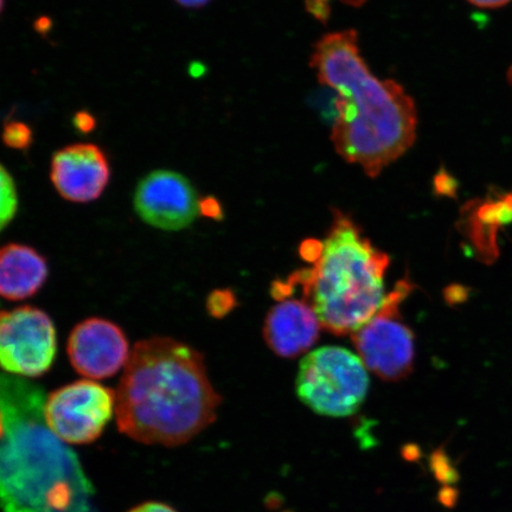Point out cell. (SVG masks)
<instances>
[{
    "label": "cell",
    "mask_w": 512,
    "mask_h": 512,
    "mask_svg": "<svg viewBox=\"0 0 512 512\" xmlns=\"http://www.w3.org/2000/svg\"><path fill=\"white\" fill-rule=\"evenodd\" d=\"M311 67L320 83L337 93L331 140L345 162L375 178L411 149L418 127L415 102L398 82L371 73L355 30L320 38Z\"/></svg>",
    "instance_id": "6da1fadb"
},
{
    "label": "cell",
    "mask_w": 512,
    "mask_h": 512,
    "mask_svg": "<svg viewBox=\"0 0 512 512\" xmlns=\"http://www.w3.org/2000/svg\"><path fill=\"white\" fill-rule=\"evenodd\" d=\"M221 402L201 352L156 336L134 345L115 390V418L138 443L175 447L213 424Z\"/></svg>",
    "instance_id": "7a4b0ae2"
},
{
    "label": "cell",
    "mask_w": 512,
    "mask_h": 512,
    "mask_svg": "<svg viewBox=\"0 0 512 512\" xmlns=\"http://www.w3.org/2000/svg\"><path fill=\"white\" fill-rule=\"evenodd\" d=\"M44 393L24 377L0 374V510L88 512L91 482L72 448L49 430Z\"/></svg>",
    "instance_id": "3957f363"
},
{
    "label": "cell",
    "mask_w": 512,
    "mask_h": 512,
    "mask_svg": "<svg viewBox=\"0 0 512 512\" xmlns=\"http://www.w3.org/2000/svg\"><path fill=\"white\" fill-rule=\"evenodd\" d=\"M334 221L323 251L312 268L300 270L288 281L302 286L304 299L316 311L322 328L336 336L352 335L379 311L389 255L363 235L350 216L332 210Z\"/></svg>",
    "instance_id": "277c9868"
},
{
    "label": "cell",
    "mask_w": 512,
    "mask_h": 512,
    "mask_svg": "<svg viewBox=\"0 0 512 512\" xmlns=\"http://www.w3.org/2000/svg\"><path fill=\"white\" fill-rule=\"evenodd\" d=\"M297 394L311 411L329 418H348L360 411L369 390L361 358L341 347L310 352L300 363Z\"/></svg>",
    "instance_id": "5b68a950"
},
{
    "label": "cell",
    "mask_w": 512,
    "mask_h": 512,
    "mask_svg": "<svg viewBox=\"0 0 512 512\" xmlns=\"http://www.w3.org/2000/svg\"><path fill=\"white\" fill-rule=\"evenodd\" d=\"M413 288L411 280L399 281L379 311L351 335L364 366L383 381L405 380L413 371L414 335L400 312Z\"/></svg>",
    "instance_id": "8992f818"
},
{
    "label": "cell",
    "mask_w": 512,
    "mask_h": 512,
    "mask_svg": "<svg viewBox=\"0 0 512 512\" xmlns=\"http://www.w3.org/2000/svg\"><path fill=\"white\" fill-rule=\"evenodd\" d=\"M115 414V390L93 380L76 381L50 393L44 418L49 430L67 445L98 440Z\"/></svg>",
    "instance_id": "52a82bcc"
},
{
    "label": "cell",
    "mask_w": 512,
    "mask_h": 512,
    "mask_svg": "<svg viewBox=\"0 0 512 512\" xmlns=\"http://www.w3.org/2000/svg\"><path fill=\"white\" fill-rule=\"evenodd\" d=\"M56 330L46 312L32 306L0 311V368L10 375L36 379L53 366Z\"/></svg>",
    "instance_id": "ba28073f"
},
{
    "label": "cell",
    "mask_w": 512,
    "mask_h": 512,
    "mask_svg": "<svg viewBox=\"0 0 512 512\" xmlns=\"http://www.w3.org/2000/svg\"><path fill=\"white\" fill-rule=\"evenodd\" d=\"M201 198L189 179L176 171L156 170L137 185L133 196L136 213L153 228L178 232L194 223Z\"/></svg>",
    "instance_id": "9c48e42d"
},
{
    "label": "cell",
    "mask_w": 512,
    "mask_h": 512,
    "mask_svg": "<svg viewBox=\"0 0 512 512\" xmlns=\"http://www.w3.org/2000/svg\"><path fill=\"white\" fill-rule=\"evenodd\" d=\"M67 351L74 369L91 380H104L118 374L131 355L123 329L111 320L98 317L75 326Z\"/></svg>",
    "instance_id": "30bf717a"
},
{
    "label": "cell",
    "mask_w": 512,
    "mask_h": 512,
    "mask_svg": "<svg viewBox=\"0 0 512 512\" xmlns=\"http://www.w3.org/2000/svg\"><path fill=\"white\" fill-rule=\"evenodd\" d=\"M50 178L64 200L89 203L102 195L111 179L104 150L94 144H74L56 151Z\"/></svg>",
    "instance_id": "8fae6325"
},
{
    "label": "cell",
    "mask_w": 512,
    "mask_h": 512,
    "mask_svg": "<svg viewBox=\"0 0 512 512\" xmlns=\"http://www.w3.org/2000/svg\"><path fill=\"white\" fill-rule=\"evenodd\" d=\"M320 328L317 313L306 299H285L268 312L264 337L275 354L293 358L318 341Z\"/></svg>",
    "instance_id": "7c38bea8"
},
{
    "label": "cell",
    "mask_w": 512,
    "mask_h": 512,
    "mask_svg": "<svg viewBox=\"0 0 512 512\" xmlns=\"http://www.w3.org/2000/svg\"><path fill=\"white\" fill-rule=\"evenodd\" d=\"M48 277V262L36 249L21 243L0 247V297L14 302L34 297Z\"/></svg>",
    "instance_id": "4fadbf2b"
},
{
    "label": "cell",
    "mask_w": 512,
    "mask_h": 512,
    "mask_svg": "<svg viewBox=\"0 0 512 512\" xmlns=\"http://www.w3.org/2000/svg\"><path fill=\"white\" fill-rule=\"evenodd\" d=\"M18 211V192L15 179L0 164V232L9 226Z\"/></svg>",
    "instance_id": "5bb4252c"
},
{
    "label": "cell",
    "mask_w": 512,
    "mask_h": 512,
    "mask_svg": "<svg viewBox=\"0 0 512 512\" xmlns=\"http://www.w3.org/2000/svg\"><path fill=\"white\" fill-rule=\"evenodd\" d=\"M3 143L14 150H28L34 142V132L28 124L11 120L6 123L2 133Z\"/></svg>",
    "instance_id": "9a60e30c"
},
{
    "label": "cell",
    "mask_w": 512,
    "mask_h": 512,
    "mask_svg": "<svg viewBox=\"0 0 512 512\" xmlns=\"http://www.w3.org/2000/svg\"><path fill=\"white\" fill-rule=\"evenodd\" d=\"M330 2L331 0H305V6L306 10L309 11L313 17L325 23L330 17ZM341 2L352 6H361L366 3L367 0H341Z\"/></svg>",
    "instance_id": "2e32d148"
},
{
    "label": "cell",
    "mask_w": 512,
    "mask_h": 512,
    "mask_svg": "<svg viewBox=\"0 0 512 512\" xmlns=\"http://www.w3.org/2000/svg\"><path fill=\"white\" fill-rule=\"evenodd\" d=\"M234 303L232 294H229L227 291L215 292L208 299V310L211 315L221 317L232 309Z\"/></svg>",
    "instance_id": "e0dca14e"
},
{
    "label": "cell",
    "mask_w": 512,
    "mask_h": 512,
    "mask_svg": "<svg viewBox=\"0 0 512 512\" xmlns=\"http://www.w3.org/2000/svg\"><path fill=\"white\" fill-rule=\"evenodd\" d=\"M73 124L80 133L88 134L95 130L96 119L91 112L79 111L74 115Z\"/></svg>",
    "instance_id": "ac0fdd59"
},
{
    "label": "cell",
    "mask_w": 512,
    "mask_h": 512,
    "mask_svg": "<svg viewBox=\"0 0 512 512\" xmlns=\"http://www.w3.org/2000/svg\"><path fill=\"white\" fill-rule=\"evenodd\" d=\"M323 251V242L317 240H307L300 248V254L303 259L310 262H316Z\"/></svg>",
    "instance_id": "d6986e66"
},
{
    "label": "cell",
    "mask_w": 512,
    "mask_h": 512,
    "mask_svg": "<svg viewBox=\"0 0 512 512\" xmlns=\"http://www.w3.org/2000/svg\"><path fill=\"white\" fill-rule=\"evenodd\" d=\"M200 211L204 216L213 217V219L222 217V208L219 201L215 200V198L207 197L203 198V200L201 198Z\"/></svg>",
    "instance_id": "ffe728a7"
},
{
    "label": "cell",
    "mask_w": 512,
    "mask_h": 512,
    "mask_svg": "<svg viewBox=\"0 0 512 512\" xmlns=\"http://www.w3.org/2000/svg\"><path fill=\"white\" fill-rule=\"evenodd\" d=\"M127 512H178L171 505L162 502H145Z\"/></svg>",
    "instance_id": "44dd1931"
},
{
    "label": "cell",
    "mask_w": 512,
    "mask_h": 512,
    "mask_svg": "<svg viewBox=\"0 0 512 512\" xmlns=\"http://www.w3.org/2000/svg\"><path fill=\"white\" fill-rule=\"evenodd\" d=\"M469 2L478 6V8L496 9L501 8V6L505 4H508L511 2V0H469Z\"/></svg>",
    "instance_id": "7402d4cb"
},
{
    "label": "cell",
    "mask_w": 512,
    "mask_h": 512,
    "mask_svg": "<svg viewBox=\"0 0 512 512\" xmlns=\"http://www.w3.org/2000/svg\"><path fill=\"white\" fill-rule=\"evenodd\" d=\"M179 5L188 9H200L211 2V0H175Z\"/></svg>",
    "instance_id": "603a6c76"
},
{
    "label": "cell",
    "mask_w": 512,
    "mask_h": 512,
    "mask_svg": "<svg viewBox=\"0 0 512 512\" xmlns=\"http://www.w3.org/2000/svg\"><path fill=\"white\" fill-rule=\"evenodd\" d=\"M35 29L40 34H46L51 29V19L48 17L38 18L35 23Z\"/></svg>",
    "instance_id": "cb8c5ba5"
},
{
    "label": "cell",
    "mask_w": 512,
    "mask_h": 512,
    "mask_svg": "<svg viewBox=\"0 0 512 512\" xmlns=\"http://www.w3.org/2000/svg\"><path fill=\"white\" fill-rule=\"evenodd\" d=\"M3 434H4V422H3L2 411H0V439H2Z\"/></svg>",
    "instance_id": "d4e9b609"
},
{
    "label": "cell",
    "mask_w": 512,
    "mask_h": 512,
    "mask_svg": "<svg viewBox=\"0 0 512 512\" xmlns=\"http://www.w3.org/2000/svg\"><path fill=\"white\" fill-rule=\"evenodd\" d=\"M4 3H5V0H0V14H2V11L4 9Z\"/></svg>",
    "instance_id": "484cf974"
},
{
    "label": "cell",
    "mask_w": 512,
    "mask_h": 512,
    "mask_svg": "<svg viewBox=\"0 0 512 512\" xmlns=\"http://www.w3.org/2000/svg\"><path fill=\"white\" fill-rule=\"evenodd\" d=\"M509 76H510V79H511V81H512V67H511L510 75H509Z\"/></svg>",
    "instance_id": "4316f807"
}]
</instances>
